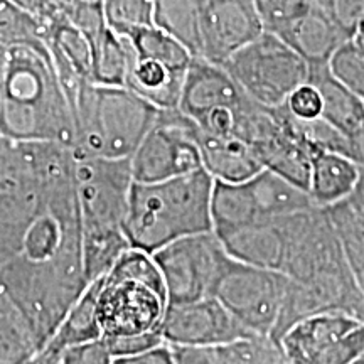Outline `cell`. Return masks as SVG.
I'll use <instances>...</instances> for the list:
<instances>
[{
	"label": "cell",
	"mask_w": 364,
	"mask_h": 364,
	"mask_svg": "<svg viewBox=\"0 0 364 364\" xmlns=\"http://www.w3.org/2000/svg\"><path fill=\"white\" fill-rule=\"evenodd\" d=\"M88 285L73 149L0 135V292L39 351Z\"/></svg>",
	"instance_id": "6da1fadb"
},
{
	"label": "cell",
	"mask_w": 364,
	"mask_h": 364,
	"mask_svg": "<svg viewBox=\"0 0 364 364\" xmlns=\"http://www.w3.org/2000/svg\"><path fill=\"white\" fill-rule=\"evenodd\" d=\"M0 134L75 149V117L48 53L24 46L7 49L0 80Z\"/></svg>",
	"instance_id": "7a4b0ae2"
},
{
	"label": "cell",
	"mask_w": 364,
	"mask_h": 364,
	"mask_svg": "<svg viewBox=\"0 0 364 364\" xmlns=\"http://www.w3.org/2000/svg\"><path fill=\"white\" fill-rule=\"evenodd\" d=\"M75 184L85 275L88 282H93L110 270L122 253L130 248L125 216L134 184L132 161L75 154Z\"/></svg>",
	"instance_id": "3957f363"
},
{
	"label": "cell",
	"mask_w": 364,
	"mask_h": 364,
	"mask_svg": "<svg viewBox=\"0 0 364 364\" xmlns=\"http://www.w3.org/2000/svg\"><path fill=\"white\" fill-rule=\"evenodd\" d=\"M213 186L204 167L159 182L134 181L125 216L130 247L154 253L184 236L213 231Z\"/></svg>",
	"instance_id": "277c9868"
},
{
	"label": "cell",
	"mask_w": 364,
	"mask_h": 364,
	"mask_svg": "<svg viewBox=\"0 0 364 364\" xmlns=\"http://www.w3.org/2000/svg\"><path fill=\"white\" fill-rule=\"evenodd\" d=\"M169 299L152 253L129 248L98 277L97 312L103 339L142 338L164 344Z\"/></svg>",
	"instance_id": "5b68a950"
},
{
	"label": "cell",
	"mask_w": 364,
	"mask_h": 364,
	"mask_svg": "<svg viewBox=\"0 0 364 364\" xmlns=\"http://www.w3.org/2000/svg\"><path fill=\"white\" fill-rule=\"evenodd\" d=\"M75 117L76 156L132 159L156 124L161 108L127 86L86 81L71 105Z\"/></svg>",
	"instance_id": "8992f818"
},
{
	"label": "cell",
	"mask_w": 364,
	"mask_h": 364,
	"mask_svg": "<svg viewBox=\"0 0 364 364\" xmlns=\"http://www.w3.org/2000/svg\"><path fill=\"white\" fill-rule=\"evenodd\" d=\"M223 68L253 102L268 108L285 105L309 81V65L279 36L263 31L235 53Z\"/></svg>",
	"instance_id": "52a82bcc"
},
{
	"label": "cell",
	"mask_w": 364,
	"mask_h": 364,
	"mask_svg": "<svg viewBox=\"0 0 364 364\" xmlns=\"http://www.w3.org/2000/svg\"><path fill=\"white\" fill-rule=\"evenodd\" d=\"M287 277L282 272L228 258L218 279L216 297L253 336L272 338L284 304Z\"/></svg>",
	"instance_id": "ba28073f"
},
{
	"label": "cell",
	"mask_w": 364,
	"mask_h": 364,
	"mask_svg": "<svg viewBox=\"0 0 364 364\" xmlns=\"http://www.w3.org/2000/svg\"><path fill=\"white\" fill-rule=\"evenodd\" d=\"M152 257L162 273L169 304L211 297L230 258L213 231L172 241Z\"/></svg>",
	"instance_id": "9c48e42d"
},
{
	"label": "cell",
	"mask_w": 364,
	"mask_h": 364,
	"mask_svg": "<svg viewBox=\"0 0 364 364\" xmlns=\"http://www.w3.org/2000/svg\"><path fill=\"white\" fill-rule=\"evenodd\" d=\"M277 344L292 364H351L364 354V321L348 312L316 314L287 329Z\"/></svg>",
	"instance_id": "30bf717a"
},
{
	"label": "cell",
	"mask_w": 364,
	"mask_h": 364,
	"mask_svg": "<svg viewBox=\"0 0 364 364\" xmlns=\"http://www.w3.org/2000/svg\"><path fill=\"white\" fill-rule=\"evenodd\" d=\"M130 161L135 182H159L201 169L194 122L177 108L161 110Z\"/></svg>",
	"instance_id": "8fae6325"
},
{
	"label": "cell",
	"mask_w": 364,
	"mask_h": 364,
	"mask_svg": "<svg viewBox=\"0 0 364 364\" xmlns=\"http://www.w3.org/2000/svg\"><path fill=\"white\" fill-rule=\"evenodd\" d=\"M322 312H348L364 321V299L354 284L348 262L321 270L304 282L287 277L284 304L272 339L279 343L284 332L299 321Z\"/></svg>",
	"instance_id": "7c38bea8"
},
{
	"label": "cell",
	"mask_w": 364,
	"mask_h": 364,
	"mask_svg": "<svg viewBox=\"0 0 364 364\" xmlns=\"http://www.w3.org/2000/svg\"><path fill=\"white\" fill-rule=\"evenodd\" d=\"M199 56L223 66L263 31L255 0H198Z\"/></svg>",
	"instance_id": "4fadbf2b"
},
{
	"label": "cell",
	"mask_w": 364,
	"mask_h": 364,
	"mask_svg": "<svg viewBox=\"0 0 364 364\" xmlns=\"http://www.w3.org/2000/svg\"><path fill=\"white\" fill-rule=\"evenodd\" d=\"M169 346H215L253 338L216 297L169 304L162 324Z\"/></svg>",
	"instance_id": "5bb4252c"
},
{
	"label": "cell",
	"mask_w": 364,
	"mask_h": 364,
	"mask_svg": "<svg viewBox=\"0 0 364 364\" xmlns=\"http://www.w3.org/2000/svg\"><path fill=\"white\" fill-rule=\"evenodd\" d=\"M248 102V95L225 68L203 58H193L177 110L189 120H198L216 108H240Z\"/></svg>",
	"instance_id": "9a60e30c"
},
{
	"label": "cell",
	"mask_w": 364,
	"mask_h": 364,
	"mask_svg": "<svg viewBox=\"0 0 364 364\" xmlns=\"http://www.w3.org/2000/svg\"><path fill=\"white\" fill-rule=\"evenodd\" d=\"M176 364H292L272 338L253 336L228 344L171 346Z\"/></svg>",
	"instance_id": "2e32d148"
},
{
	"label": "cell",
	"mask_w": 364,
	"mask_h": 364,
	"mask_svg": "<svg viewBox=\"0 0 364 364\" xmlns=\"http://www.w3.org/2000/svg\"><path fill=\"white\" fill-rule=\"evenodd\" d=\"M218 240L221 241L228 257L233 260L282 272L285 258V235L280 220L253 223Z\"/></svg>",
	"instance_id": "e0dca14e"
},
{
	"label": "cell",
	"mask_w": 364,
	"mask_h": 364,
	"mask_svg": "<svg viewBox=\"0 0 364 364\" xmlns=\"http://www.w3.org/2000/svg\"><path fill=\"white\" fill-rule=\"evenodd\" d=\"M196 142L203 167L215 181L245 182L263 169L253 149L238 136L204 134L196 127Z\"/></svg>",
	"instance_id": "ac0fdd59"
},
{
	"label": "cell",
	"mask_w": 364,
	"mask_h": 364,
	"mask_svg": "<svg viewBox=\"0 0 364 364\" xmlns=\"http://www.w3.org/2000/svg\"><path fill=\"white\" fill-rule=\"evenodd\" d=\"M277 36L300 54L309 68L329 65L332 54L348 43L338 27L314 6Z\"/></svg>",
	"instance_id": "d6986e66"
},
{
	"label": "cell",
	"mask_w": 364,
	"mask_h": 364,
	"mask_svg": "<svg viewBox=\"0 0 364 364\" xmlns=\"http://www.w3.org/2000/svg\"><path fill=\"white\" fill-rule=\"evenodd\" d=\"M361 176V169L353 159L318 150L312 157L307 193L317 208H331L351 198Z\"/></svg>",
	"instance_id": "ffe728a7"
},
{
	"label": "cell",
	"mask_w": 364,
	"mask_h": 364,
	"mask_svg": "<svg viewBox=\"0 0 364 364\" xmlns=\"http://www.w3.org/2000/svg\"><path fill=\"white\" fill-rule=\"evenodd\" d=\"M97 295H98V279L90 282L81 297L76 300L75 306L70 309L66 317L59 324L53 338L44 344L36 356L41 363L59 364L63 353L75 344L86 343L102 338L100 329L98 312H97Z\"/></svg>",
	"instance_id": "44dd1931"
},
{
	"label": "cell",
	"mask_w": 364,
	"mask_h": 364,
	"mask_svg": "<svg viewBox=\"0 0 364 364\" xmlns=\"http://www.w3.org/2000/svg\"><path fill=\"white\" fill-rule=\"evenodd\" d=\"M309 83L322 98V118L349 139L364 130V102L334 78L329 65L309 68Z\"/></svg>",
	"instance_id": "7402d4cb"
},
{
	"label": "cell",
	"mask_w": 364,
	"mask_h": 364,
	"mask_svg": "<svg viewBox=\"0 0 364 364\" xmlns=\"http://www.w3.org/2000/svg\"><path fill=\"white\" fill-rule=\"evenodd\" d=\"M83 34L90 44L91 81L95 85L125 86L130 51L124 36L113 31L108 21Z\"/></svg>",
	"instance_id": "603a6c76"
},
{
	"label": "cell",
	"mask_w": 364,
	"mask_h": 364,
	"mask_svg": "<svg viewBox=\"0 0 364 364\" xmlns=\"http://www.w3.org/2000/svg\"><path fill=\"white\" fill-rule=\"evenodd\" d=\"M248 184L257 201L262 221L280 220L316 208L307 189L299 188L297 184L268 169H262L255 174L252 179H248Z\"/></svg>",
	"instance_id": "cb8c5ba5"
},
{
	"label": "cell",
	"mask_w": 364,
	"mask_h": 364,
	"mask_svg": "<svg viewBox=\"0 0 364 364\" xmlns=\"http://www.w3.org/2000/svg\"><path fill=\"white\" fill-rule=\"evenodd\" d=\"M211 221L213 233L218 238L238 230V228L262 221L248 181H215L211 194Z\"/></svg>",
	"instance_id": "d4e9b609"
},
{
	"label": "cell",
	"mask_w": 364,
	"mask_h": 364,
	"mask_svg": "<svg viewBox=\"0 0 364 364\" xmlns=\"http://www.w3.org/2000/svg\"><path fill=\"white\" fill-rule=\"evenodd\" d=\"M326 209L339 236L354 284L364 299V218L349 201L338 203Z\"/></svg>",
	"instance_id": "484cf974"
},
{
	"label": "cell",
	"mask_w": 364,
	"mask_h": 364,
	"mask_svg": "<svg viewBox=\"0 0 364 364\" xmlns=\"http://www.w3.org/2000/svg\"><path fill=\"white\" fill-rule=\"evenodd\" d=\"M154 26L166 31L199 56V11L198 0H154Z\"/></svg>",
	"instance_id": "4316f807"
},
{
	"label": "cell",
	"mask_w": 364,
	"mask_h": 364,
	"mask_svg": "<svg viewBox=\"0 0 364 364\" xmlns=\"http://www.w3.org/2000/svg\"><path fill=\"white\" fill-rule=\"evenodd\" d=\"M0 46L11 48H33L48 53L46 26L12 0H0Z\"/></svg>",
	"instance_id": "83f0119b"
},
{
	"label": "cell",
	"mask_w": 364,
	"mask_h": 364,
	"mask_svg": "<svg viewBox=\"0 0 364 364\" xmlns=\"http://www.w3.org/2000/svg\"><path fill=\"white\" fill-rule=\"evenodd\" d=\"M38 351L24 318L0 292V364H22Z\"/></svg>",
	"instance_id": "f1b7e54d"
},
{
	"label": "cell",
	"mask_w": 364,
	"mask_h": 364,
	"mask_svg": "<svg viewBox=\"0 0 364 364\" xmlns=\"http://www.w3.org/2000/svg\"><path fill=\"white\" fill-rule=\"evenodd\" d=\"M105 16L120 36L139 27L154 26V0H102Z\"/></svg>",
	"instance_id": "f546056e"
},
{
	"label": "cell",
	"mask_w": 364,
	"mask_h": 364,
	"mask_svg": "<svg viewBox=\"0 0 364 364\" xmlns=\"http://www.w3.org/2000/svg\"><path fill=\"white\" fill-rule=\"evenodd\" d=\"M329 70L336 80L364 102V54L351 41L344 43L332 54Z\"/></svg>",
	"instance_id": "4dcf8cb0"
},
{
	"label": "cell",
	"mask_w": 364,
	"mask_h": 364,
	"mask_svg": "<svg viewBox=\"0 0 364 364\" xmlns=\"http://www.w3.org/2000/svg\"><path fill=\"white\" fill-rule=\"evenodd\" d=\"M263 29L279 34L312 7V0H255Z\"/></svg>",
	"instance_id": "1f68e13d"
},
{
	"label": "cell",
	"mask_w": 364,
	"mask_h": 364,
	"mask_svg": "<svg viewBox=\"0 0 364 364\" xmlns=\"http://www.w3.org/2000/svg\"><path fill=\"white\" fill-rule=\"evenodd\" d=\"M312 6L324 14L348 41L364 22V0H312Z\"/></svg>",
	"instance_id": "d6a6232c"
},
{
	"label": "cell",
	"mask_w": 364,
	"mask_h": 364,
	"mask_svg": "<svg viewBox=\"0 0 364 364\" xmlns=\"http://www.w3.org/2000/svg\"><path fill=\"white\" fill-rule=\"evenodd\" d=\"M113 356L103 338L86 341L68 348L61 356V364H112Z\"/></svg>",
	"instance_id": "836d02e7"
},
{
	"label": "cell",
	"mask_w": 364,
	"mask_h": 364,
	"mask_svg": "<svg viewBox=\"0 0 364 364\" xmlns=\"http://www.w3.org/2000/svg\"><path fill=\"white\" fill-rule=\"evenodd\" d=\"M285 107L294 117L300 120H314L322 115V98L316 86L304 83L290 95L285 102Z\"/></svg>",
	"instance_id": "e575fe53"
},
{
	"label": "cell",
	"mask_w": 364,
	"mask_h": 364,
	"mask_svg": "<svg viewBox=\"0 0 364 364\" xmlns=\"http://www.w3.org/2000/svg\"><path fill=\"white\" fill-rule=\"evenodd\" d=\"M12 2H16L41 22H48L54 17L66 16L73 0H12Z\"/></svg>",
	"instance_id": "d590c367"
},
{
	"label": "cell",
	"mask_w": 364,
	"mask_h": 364,
	"mask_svg": "<svg viewBox=\"0 0 364 364\" xmlns=\"http://www.w3.org/2000/svg\"><path fill=\"white\" fill-rule=\"evenodd\" d=\"M112 364H176L172 349L169 344H161L157 348L149 349V351L140 354H132V356L113 358Z\"/></svg>",
	"instance_id": "8d00e7d4"
},
{
	"label": "cell",
	"mask_w": 364,
	"mask_h": 364,
	"mask_svg": "<svg viewBox=\"0 0 364 364\" xmlns=\"http://www.w3.org/2000/svg\"><path fill=\"white\" fill-rule=\"evenodd\" d=\"M351 145H353V161L358 164L359 169H361V174L364 176V130L351 136Z\"/></svg>",
	"instance_id": "74e56055"
},
{
	"label": "cell",
	"mask_w": 364,
	"mask_h": 364,
	"mask_svg": "<svg viewBox=\"0 0 364 364\" xmlns=\"http://www.w3.org/2000/svg\"><path fill=\"white\" fill-rule=\"evenodd\" d=\"M348 201L351 203V206L364 218V176H361V181H359L356 191H354Z\"/></svg>",
	"instance_id": "f35d334b"
},
{
	"label": "cell",
	"mask_w": 364,
	"mask_h": 364,
	"mask_svg": "<svg viewBox=\"0 0 364 364\" xmlns=\"http://www.w3.org/2000/svg\"><path fill=\"white\" fill-rule=\"evenodd\" d=\"M6 58H7V49L0 46V80H2L4 66H6Z\"/></svg>",
	"instance_id": "ab89813d"
},
{
	"label": "cell",
	"mask_w": 364,
	"mask_h": 364,
	"mask_svg": "<svg viewBox=\"0 0 364 364\" xmlns=\"http://www.w3.org/2000/svg\"><path fill=\"white\" fill-rule=\"evenodd\" d=\"M351 364H364V354H363V356H361V358H358V359H356V361H353Z\"/></svg>",
	"instance_id": "60d3db41"
},
{
	"label": "cell",
	"mask_w": 364,
	"mask_h": 364,
	"mask_svg": "<svg viewBox=\"0 0 364 364\" xmlns=\"http://www.w3.org/2000/svg\"><path fill=\"white\" fill-rule=\"evenodd\" d=\"M34 359H36V364H46V363H41L39 359H38V356H36V354H34ZM59 364H61V363H59Z\"/></svg>",
	"instance_id": "b9f144b4"
}]
</instances>
